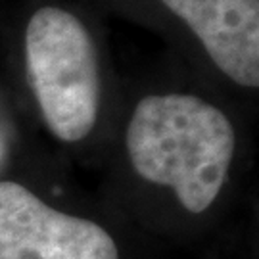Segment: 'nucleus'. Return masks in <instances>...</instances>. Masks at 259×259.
I'll return each mask as SVG.
<instances>
[{"label":"nucleus","instance_id":"1","mask_svg":"<svg viewBox=\"0 0 259 259\" xmlns=\"http://www.w3.org/2000/svg\"><path fill=\"white\" fill-rule=\"evenodd\" d=\"M236 146L229 117L192 94L142 98L127 127V152L142 179L175 190L192 213L215 202Z\"/></svg>","mask_w":259,"mask_h":259},{"label":"nucleus","instance_id":"2","mask_svg":"<svg viewBox=\"0 0 259 259\" xmlns=\"http://www.w3.org/2000/svg\"><path fill=\"white\" fill-rule=\"evenodd\" d=\"M25 69L52 135L83 140L100 108L98 54L83 21L54 6L37 10L25 29Z\"/></svg>","mask_w":259,"mask_h":259},{"label":"nucleus","instance_id":"3","mask_svg":"<svg viewBox=\"0 0 259 259\" xmlns=\"http://www.w3.org/2000/svg\"><path fill=\"white\" fill-rule=\"evenodd\" d=\"M0 259H119L100 225L47 205L25 186L0 183Z\"/></svg>","mask_w":259,"mask_h":259},{"label":"nucleus","instance_id":"4","mask_svg":"<svg viewBox=\"0 0 259 259\" xmlns=\"http://www.w3.org/2000/svg\"><path fill=\"white\" fill-rule=\"evenodd\" d=\"M234 83L259 87V0H161Z\"/></svg>","mask_w":259,"mask_h":259}]
</instances>
